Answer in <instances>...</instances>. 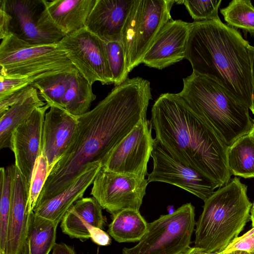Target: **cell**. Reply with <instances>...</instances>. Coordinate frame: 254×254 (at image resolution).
I'll return each instance as SVG.
<instances>
[{
    "label": "cell",
    "mask_w": 254,
    "mask_h": 254,
    "mask_svg": "<svg viewBox=\"0 0 254 254\" xmlns=\"http://www.w3.org/2000/svg\"><path fill=\"white\" fill-rule=\"evenodd\" d=\"M106 49L113 83L119 85L127 79L129 73L122 43L121 41L106 42Z\"/></svg>",
    "instance_id": "cell-29"
},
{
    "label": "cell",
    "mask_w": 254,
    "mask_h": 254,
    "mask_svg": "<svg viewBox=\"0 0 254 254\" xmlns=\"http://www.w3.org/2000/svg\"><path fill=\"white\" fill-rule=\"evenodd\" d=\"M183 80L179 94L228 146L250 132L253 122L249 108L218 83L194 72Z\"/></svg>",
    "instance_id": "cell-5"
},
{
    "label": "cell",
    "mask_w": 254,
    "mask_h": 254,
    "mask_svg": "<svg viewBox=\"0 0 254 254\" xmlns=\"http://www.w3.org/2000/svg\"><path fill=\"white\" fill-rule=\"evenodd\" d=\"M151 157L153 167L148 175V183H168L193 194L203 201L218 187L207 178L170 155L154 138Z\"/></svg>",
    "instance_id": "cell-14"
},
{
    "label": "cell",
    "mask_w": 254,
    "mask_h": 254,
    "mask_svg": "<svg viewBox=\"0 0 254 254\" xmlns=\"http://www.w3.org/2000/svg\"><path fill=\"white\" fill-rule=\"evenodd\" d=\"M250 44L236 29L221 20L191 23L185 59L192 72L218 83L250 109L252 83Z\"/></svg>",
    "instance_id": "cell-3"
},
{
    "label": "cell",
    "mask_w": 254,
    "mask_h": 254,
    "mask_svg": "<svg viewBox=\"0 0 254 254\" xmlns=\"http://www.w3.org/2000/svg\"><path fill=\"white\" fill-rule=\"evenodd\" d=\"M0 7L7 14V36L32 45L57 44L65 36L44 18L45 0H0Z\"/></svg>",
    "instance_id": "cell-10"
},
{
    "label": "cell",
    "mask_w": 254,
    "mask_h": 254,
    "mask_svg": "<svg viewBox=\"0 0 254 254\" xmlns=\"http://www.w3.org/2000/svg\"><path fill=\"white\" fill-rule=\"evenodd\" d=\"M250 220L252 222V228H254V202L251 209Z\"/></svg>",
    "instance_id": "cell-38"
},
{
    "label": "cell",
    "mask_w": 254,
    "mask_h": 254,
    "mask_svg": "<svg viewBox=\"0 0 254 254\" xmlns=\"http://www.w3.org/2000/svg\"><path fill=\"white\" fill-rule=\"evenodd\" d=\"M133 0H96L85 28L105 42L121 41Z\"/></svg>",
    "instance_id": "cell-19"
},
{
    "label": "cell",
    "mask_w": 254,
    "mask_h": 254,
    "mask_svg": "<svg viewBox=\"0 0 254 254\" xmlns=\"http://www.w3.org/2000/svg\"><path fill=\"white\" fill-rule=\"evenodd\" d=\"M195 225L194 206L184 204L173 213L148 223L147 232L138 244L124 248L122 254H182L190 248Z\"/></svg>",
    "instance_id": "cell-7"
},
{
    "label": "cell",
    "mask_w": 254,
    "mask_h": 254,
    "mask_svg": "<svg viewBox=\"0 0 254 254\" xmlns=\"http://www.w3.org/2000/svg\"><path fill=\"white\" fill-rule=\"evenodd\" d=\"M227 163L232 175L254 178V141L248 133L229 146Z\"/></svg>",
    "instance_id": "cell-26"
},
{
    "label": "cell",
    "mask_w": 254,
    "mask_h": 254,
    "mask_svg": "<svg viewBox=\"0 0 254 254\" xmlns=\"http://www.w3.org/2000/svg\"><path fill=\"white\" fill-rule=\"evenodd\" d=\"M151 99L149 81L127 78L93 109L77 117L74 137L50 170L35 205L66 189L90 164L99 162L102 166L114 148L146 118Z\"/></svg>",
    "instance_id": "cell-1"
},
{
    "label": "cell",
    "mask_w": 254,
    "mask_h": 254,
    "mask_svg": "<svg viewBox=\"0 0 254 254\" xmlns=\"http://www.w3.org/2000/svg\"><path fill=\"white\" fill-rule=\"evenodd\" d=\"M0 75L28 77L75 68L59 43L32 45L10 35L0 45Z\"/></svg>",
    "instance_id": "cell-6"
},
{
    "label": "cell",
    "mask_w": 254,
    "mask_h": 254,
    "mask_svg": "<svg viewBox=\"0 0 254 254\" xmlns=\"http://www.w3.org/2000/svg\"><path fill=\"white\" fill-rule=\"evenodd\" d=\"M50 172L46 157L42 154L36 160L33 171L29 194L28 208L32 212Z\"/></svg>",
    "instance_id": "cell-31"
},
{
    "label": "cell",
    "mask_w": 254,
    "mask_h": 254,
    "mask_svg": "<svg viewBox=\"0 0 254 254\" xmlns=\"http://www.w3.org/2000/svg\"><path fill=\"white\" fill-rule=\"evenodd\" d=\"M175 0H133L124 26L122 40L132 48L131 70L142 64L145 54L164 25L170 21Z\"/></svg>",
    "instance_id": "cell-8"
},
{
    "label": "cell",
    "mask_w": 254,
    "mask_h": 254,
    "mask_svg": "<svg viewBox=\"0 0 254 254\" xmlns=\"http://www.w3.org/2000/svg\"><path fill=\"white\" fill-rule=\"evenodd\" d=\"M155 138L172 157L220 188L232 176L228 146L179 93L161 94L151 109Z\"/></svg>",
    "instance_id": "cell-2"
},
{
    "label": "cell",
    "mask_w": 254,
    "mask_h": 254,
    "mask_svg": "<svg viewBox=\"0 0 254 254\" xmlns=\"http://www.w3.org/2000/svg\"><path fill=\"white\" fill-rule=\"evenodd\" d=\"M102 164H90L84 172L66 189L54 197L35 206L36 215L59 223L65 213L78 200L82 198L86 190L93 183Z\"/></svg>",
    "instance_id": "cell-20"
},
{
    "label": "cell",
    "mask_w": 254,
    "mask_h": 254,
    "mask_svg": "<svg viewBox=\"0 0 254 254\" xmlns=\"http://www.w3.org/2000/svg\"><path fill=\"white\" fill-rule=\"evenodd\" d=\"M52 250V254H76L72 247L63 243H56Z\"/></svg>",
    "instance_id": "cell-35"
},
{
    "label": "cell",
    "mask_w": 254,
    "mask_h": 254,
    "mask_svg": "<svg viewBox=\"0 0 254 254\" xmlns=\"http://www.w3.org/2000/svg\"><path fill=\"white\" fill-rule=\"evenodd\" d=\"M227 25L254 36V6L250 0H233L220 9Z\"/></svg>",
    "instance_id": "cell-28"
},
{
    "label": "cell",
    "mask_w": 254,
    "mask_h": 254,
    "mask_svg": "<svg viewBox=\"0 0 254 254\" xmlns=\"http://www.w3.org/2000/svg\"><path fill=\"white\" fill-rule=\"evenodd\" d=\"M249 51L250 56L251 63V74H252V105L250 109L253 114H254V47L250 45L249 47Z\"/></svg>",
    "instance_id": "cell-36"
},
{
    "label": "cell",
    "mask_w": 254,
    "mask_h": 254,
    "mask_svg": "<svg viewBox=\"0 0 254 254\" xmlns=\"http://www.w3.org/2000/svg\"><path fill=\"white\" fill-rule=\"evenodd\" d=\"M191 23L171 20L158 33L145 54L142 63L162 69L185 59Z\"/></svg>",
    "instance_id": "cell-16"
},
{
    "label": "cell",
    "mask_w": 254,
    "mask_h": 254,
    "mask_svg": "<svg viewBox=\"0 0 254 254\" xmlns=\"http://www.w3.org/2000/svg\"><path fill=\"white\" fill-rule=\"evenodd\" d=\"M32 85L27 87L22 97L0 115V148L11 149V140L15 129L28 119L38 108L45 104Z\"/></svg>",
    "instance_id": "cell-23"
},
{
    "label": "cell",
    "mask_w": 254,
    "mask_h": 254,
    "mask_svg": "<svg viewBox=\"0 0 254 254\" xmlns=\"http://www.w3.org/2000/svg\"><path fill=\"white\" fill-rule=\"evenodd\" d=\"M29 189L26 180L15 165L6 254H28L26 240L31 213L28 208Z\"/></svg>",
    "instance_id": "cell-17"
},
{
    "label": "cell",
    "mask_w": 254,
    "mask_h": 254,
    "mask_svg": "<svg viewBox=\"0 0 254 254\" xmlns=\"http://www.w3.org/2000/svg\"><path fill=\"white\" fill-rule=\"evenodd\" d=\"M77 126V118L61 108L52 106L46 113L42 154L48 160L50 171L69 146Z\"/></svg>",
    "instance_id": "cell-18"
},
{
    "label": "cell",
    "mask_w": 254,
    "mask_h": 254,
    "mask_svg": "<svg viewBox=\"0 0 254 254\" xmlns=\"http://www.w3.org/2000/svg\"><path fill=\"white\" fill-rule=\"evenodd\" d=\"M50 108L46 103L37 108L12 135L10 149L14 155V165L29 187L36 160L42 154L44 122L46 111Z\"/></svg>",
    "instance_id": "cell-15"
},
{
    "label": "cell",
    "mask_w": 254,
    "mask_h": 254,
    "mask_svg": "<svg viewBox=\"0 0 254 254\" xmlns=\"http://www.w3.org/2000/svg\"><path fill=\"white\" fill-rule=\"evenodd\" d=\"M250 254H254V251L253 253H251Z\"/></svg>",
    "instance_id": "cell-42"
},
{
    "label": "cell",
    "mask_w": 254,
    "mask_h": 254,
    "mask_svg": "<svg viewBox=\"0 0 254 254\" xmlns=\"http://www.w3.org/2000/svg\"><path fill=\"white\" fill-rule=\"evenodd\" d=\"M73 65L91 84L113 83L106 42L83 28L65 35L59 42Z\"/></svg>",
    "instance_id": "cell-11"
},
{
    "label": "cell",
    "mask_w": 254,
    "mask_h": 254,
    "mask_svg": "<svg viewBox=\"0 0 254 254\" xmlns=\"http://www.w3.org/2000/svg\"><path fill=\"white\" fill-rule=\"evenodd\" d=\"M148 184L143 177L101 168L92 183L90 194L112 215L126 209L139 211Z\"/></svg>",
    "instance_id": "cell-12"
},
{
    "label": "cell",
    "mask_w": 254,
    "mask_h": 254,
    "mask_svg": "<svg viewBox=\"0 0 254 254\" xmlns=\"http://www.w3.org/2000/svg\"><path fill=\"white\" fill-rule=\"evenodd\" d=\"M14 169V164L0 169V254H6L7 230Z\"/></svg>",
    "instance_id": "cell-27"
},
{
    "label": "cell",
    "mask_w": 254,
    "mask_h": 254,
    "mask_svg": "<svg viewBox=\"0 0 254 254\" xmlns=\"http://www.w3.org/2000/svg\"><path fill=\"white\" fill-rule=\"evenodd\" d=\"M58 224L32 211L26 240L28 254H49L56 244Z\"/></svg>",
    "instance_id": "cell-25"
},
{
    "label": "cell",
    "mask_w": 254,
    "mask_h": 254,
    "mask_svg": "<svg viewBox=\"0 0 254 254\" xmlns=\"http://www.w3.org/2000/svg\"><path fill=\"white\" fill-rule=\"evenodd\" d=\"M222 0H175L178 4H184L194 21L220 20L218 9Z\"/></svg>",
    "instance_id": "cell-30"
},
{
    "label": "cell",
    "mask_w": 254,
    "mask_h": 254,
    "mask_svg": "<svg viewBox=\"0 0 254 254\" xmlns=\"http://www.w3.org/2000/svg\"><path fill=\"white\" fill-rule=\"evenodd\" d=\"M227 254H250L247 252H243V251H234L233 252H231L230 253Z\"/></svg>",
    "instance_id": "cell-40"
},
{
    "label": "cell",
    "mask_w": 254,
    "mask_h": 254,
    "mask_svg": "<svg viewBox=\"0 0 254 254\" xmlns=\"http://www.w3.org/2000/svg\"><path fill=\"white\" fill-rule=\"evenodd\" d=\"M196 222L194 246L206 253H218L238 237L250 219L252 203L247 187L235 177L204 201Z\"/></svg>",
    "instance_id": "cell-4"
},
{
    "label": "cell",
    "mask_w": 254,
    "mask_h": 254,
    "mask_svg": "<svg viewBox=\"0 0 254 254\" xmlns=\"http://www.w3.org/2000/svg\"><path fill=\"white\" fill-rule=\"evenodd\" d=\"M96 0H45L44 17L65 35L85 28Z\"/></svg>",
    "instance_id": "cell-22"
},
{
    "label": "cell",
    "mask_w": 254,
    "mask_h": 254,
    "mask_svg": "<svg viewBox=\"0 0 254 254\" xmlns=\"http://www.w3.org/2000/svg\"><path fill=\"white\" fill-rule=\"evenodd\" d=\"M252 122L253 127L250 132L248 133V134L252 139V140L254 141V120H252Z\"/></svg>",
    "instance_id": "cell-39"
},
{
    "label": "cell",
    "mask_w": 254,
    "mask_h": 254,
    "mask_svg": "<svg viewBox=\"0 0 254 254\" xmlns=\"http://www.w3.org/2000/svg\"><path fill=\"white\" fill-rule=\"evenodd\" d=\"M102 208L93 197H82L77 200L67 211L61 223L63 233L70 238L85 241L90 238L91 226L103 229L106 217Z\"/></svg>",
    "instance_id": "cell-21"
},
{
    "label": "cell",
    "mask_w": 254,
    "mask_h": 254,
    "mask_svg": "<svg viewBox=\"0 0 254 254\" xmlns=\"http://www.w3.org/2000/svg\"><path fill=\"white\" fill-rule=\"evenodd\" d=\"M206 253L204 252L201 250L195 247H190L187 249L182 254H206Z\"/></svg>",
    "instance_id": "cell-37"
},
{
    "label": "cell",
    "mask_w": 254,
    "mask_h": 254,
    "mask_svg": "<svg viewBox=\"0 0 254 254\" xmlns=\"http://www.w3.org/2000/svg\"><path fill=\"white\" fill-rule=\"evenodd\" d=\"M148 223L139 211L124 210L112 215L108 233L118 243L139 241L146 233Z\"/></svg>",
    "instance_id": "cell-24"
},
{
    "label": "cell",
    "mask_w": 254,
    "mask_h": 254,
    "mask_svg": "<svg viewBox=\"0 0 254 254\" xmlns=\"http://www.w3.org/2000/svg\"><path fill=\"white\" fill-rule=\"evenodd\" d=\"M44 73L28 77H8L0 75V100L23 89Z\"/></svg>",
    "instance_id": "cell-32"
},
{
    "label": "cell",
    "mask_w": 254,
    "mask_h": 254,
    "mask_svg": "<svg viewBox=\"0 0 254 254\" xmlns=\"http://www.w3.org/2000/svg\"><path fill=\"white\" fill-rule=\"evenodd\" d=\"M150 121L141 120L114 148L101 168L145 178L154 138Z\"/></svg>",
    "instance_id": "cell-13"
},
{
    "label": "cell",
    "mask_w": 254,
    "mask_h": 254,
    "mask_svg": "<svg viewBox=\"0 0 254 254\" xmlns=\"http://www.w3.org/2000/svg\"><path fill=\"white\" fill-rule=\"evenodd\" d=\"M206 254H219L218 253H206Z\"/></svg>",
    "instance_id": "cell-41"
},
{
    "label": "cell",
    "mask_w": 254,
    "mask_h": 254,
    "mask_svg": "<svg viewBox=\"0 0 254 254\" xmlns=\"http://www.w3.org/2000/svg\"><path fill=\"white\" fill-rule=\"evenodd\" d=\"M90 239L95 244L106 246L111 244V239L109 234L103 229L94 226H91L89 229Z\"/></svg>",
    "instance_id": "cell-34"
},
{
    "label": "cell",
    "mask_w": 254,
    "mask_h": 254,
    "mask_svg": "<svg viewBox=\"0 0 254 254\" xmlns=\"http://www.w3.org/2000/svg\"><path fill=\"white\" fill-rule=\"evenodd\" d=\"M32 85L50 107L61 108L76 118L88 112L96 98L92 85L76 68L47 72Z\"/></svg>",
    "instance_id": "cell-9"
},
{
    "label": "cell",
    "mask_w": 254,
    "mask_h": 254,
    "mask_svg": "<svg viewBox=\"0 0 254 254\" xmlns=\"http://www.w3.org/2000/svg\"><path fill=\"white\" fill-rule=\"evenodd\" d=\"M236 251L246 252L249 254L254 251V228L234 239L224 250L218 254H227Z\"/></svg>",
    "instance_id": "cell-33"
}]
</instances>
